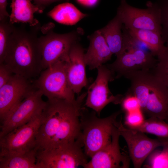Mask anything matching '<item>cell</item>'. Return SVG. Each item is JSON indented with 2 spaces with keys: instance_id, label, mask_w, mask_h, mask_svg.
Returning <instances> with one entry per match:
<instances>
[{
  "instance_id": "14",
  "label": "cell",
  "mask_w": 168,
  "mask_h": 168,
  "mask_svg": "<svg viewBox=\"0 0 168 168\" xmlns=\"http://www.w3.org/2000/svg\"><path fill=\"white\" fill-rule=\"evenodd\" d=\"M116 123V122H115ZM113 128L110 142L95 154L84 166L85 168H128L131 159L129 155L122 152L119 145L120 136L115 125Z\"/></svg>"
},
{
  "instance_id": "29",
  "label": "cell",
  "mask_w": 168,
  "mask_h": 168,
  "mask_svg": "<svg viewBox=\"0 0 168 168\" xmlns=\"http://www.w3.org/2000/svg\"><path fill=\"white\" fill-rule=\"evenodd\" d=\"M120 104L122 110L125 113L141 108L136 97L128 92L124 96Z\"/></svg>"
},
{
  "instance_id": "7",
  "label": "cell",
  "mask_w": 168,
  "mask_h": 168,
  "mask_svg": "<svg viewBox=\"0 0 168 168\" xmlns=\"http://www.w3.org/2000/svg\"><path fill=\"white\" fill-rule=\"evenodd\" d=\"M66 59L59 61L43 70L33 81L35 87L48 99L58 98L73 101L76 99L68 80Z\"/></svg>"
},
{
  "instance_id": "8",
  "label": "cell",
  "mask_w": 168,
  "mask_h": 168,
  "mask_svg": "<svg viewBox=\"0 0 168 168\" xmlns=\"http://www.w3.org/2000/svg\"><path fill=\"white\" fill-rule=\"evenodd\" d=\"M145 8H140L128 4L126 0H121L116 15L126 29L148 30L161 33L160 8L156 2L148 1Z\"/></svg>"
},
{
  "instance_id": "30",
  "label": "cell",
  "mask_w": 168,
  "mask_h": 168,
  "mask_svg": "<svg viewBox=\"0 0 168 168\" xmlns=\"http://www.w3.org/2000/svg\"><path fill=\"white\" fill-rule=\"evenodd\" d=\"M13 74L7 65L3 63H0V87L7 83Z\"/></svg>"
},
{
  "instance_id": "25",
  "label": "cell",
  "mask_w": 168,
  "mask_h": 168,
  "mask_svg": "<svg viewBox=\"0 0 168 168\" xmlns=\"http://www.w3.org/2000/svg\"><path fill=\"white\" fill-rule=\"evenodd\" d=\"M164 51L157 57V62L151 70L168 88V42Z\"/></svg>"
},
{
  "instance_id": "6",
  "label": "cell",
  "mask_w": 168,
  "mask_h": 168,
  "mask_svg": "<svg viewBox=\"0 0 168 168\" xmlns=\"http://www.w3.org/2000/svg\"><path fill=\"white\" fill-rule=\"evenodd\" d=\"M80 139L50 149L38 151L36 163L40 168H75L83 167L87 157Z\"/></svg>"
},
{
  "instance_id": "20",
  "label": "cell",
  "mask_w": 168,
  "mask_h": 168,
  "mask_svg": "<svg viewBox=\"0 0 168 168\" xmlns=\"http://www.w3.org/2000/svg\"><path fill=\"white\" fill-rule=\"evenodd\" d=\"M123 25L121 20L116 15L106 26L99 30L111 51L116 56L124 51L123 35L122 32Z\"/></svg>"
},
{
  "instance_id": "10",
  "label": "cell",
  "mask_w": 168,
  "mask_h": 168,
  "mask_svg": "<svg viewBox=\"0 0 168 168\" xmlns=\"http://www.w3.org/2000/svg\"><path fill=\"white\" fill-rule=\"evenodd\" d=\"M115 125L127 144L129 155L135 168H140L147 158L157 147L168 142V139L149 138L141 131L125 126L122 119Z\"/></svg>"
},
{
  "instance_id": "18",
  "label": "cell",
  "mask_w": 168,
  "mask_h": 168,
  "mask_svg": "<svg viewBox=\"0 0 168 168\" xmlns=\"http://www.w3.org/2000/svg\"><path fill=\"white\" fill-rule=\"evenodd\" d=\"M31 0H12L10 7L11 13L9 20L12 24L21 22L28 24L30 26L39 24V21L35 18L36 12L41 13V11L35 5L31 2Z\"/></svg>"
},
{
  "instance_id": "13",
  "label": "cell",
  "mask_w": 168,
  "mask_h": 168,
  "mask_svg": "<svg viewBox=\"0 0 168 168\" xmlns=\"http://www.w3.org/2000/svg\"><path fill=\"white\" fill-rule=\"evenodd\" d=\"M154 57L147 50L132 47L116 56L114 62L107 66L115 78H118L130 72L152 70L157 62Z\"/></svg>"
},
{
  "instance_id": "32",
  "label": "cell",
  "mask_w": 168,
  "mask_h": 168,
  "mask_svg": "<svg viewBox=\"0 0 168 168\" xmlns=\"http://www.w3.org/2000/svg\"><path fill=\"white\" fill-rule=\"evenodd\" d=\"M7 0H0V21L7 19L9 17L7 11Z\"/></svg>"
},
{
  "instance_id": "5",
  "label": "cell",
  "mask_w": 168,
  "mask_h": 168,
  "mask_svg": "<svg viewBox=\"0 0 168 168\" xmlns=\"http://www.w3.org/2000/svg\"><path fill=\"white\" fill-rule=\"evenodd\" d=\"M54 25L50 23L42 27L44 35L39 37L43 70L58 62L67 59L72 45L79 41L84 34L78 28L68 33L59 34L53 31Z\"/></svg>"
},
{
  "instance_id": "19",
  "label": "cell",
  "mask_w": 168,
  "mask_h": 168,
  "mask_svg": "<svg viewBox=\"0 0 168 168\" xmlns=\"http://www.w3.org/2000/svg\"><path fill=\"white\" fill-rule=\"evenodd\" d=\"M36 148L25 153L0 150V168H40L37 164Z\"/></svg>"
},
{
  "instance_id": "12",
  "label": "cell",
  "mask_w": 168,
  "mask_h": 168,
  "mask_svg": "<svg viewBox=\"0 0 168 168\" xmlns=\"http://www.w3.org/2000/svg\"><path fill=\"white\" fill-rule=\"evenodd\" d=\"M44 119L42 111L27 123L0 138V150L22 153L36 148V136Z\"/></svg>"
},
{
  "instance_id": "24",
  "label": "cell",
  "mask_w": 168,
  "mask_h": 168,
  "mask_svg": "<svg viewBox=\"0 0 168 168\" xmlns=\"http://www.w3.org/2000/svg\"><path fill=\"white\" fill-rule=\"evenodd\" d=\"M14 27L10 22L9 19L0 21V63L4 60Z\"/></svg>"
},
{
  "instance_id": "9",
  "label": "cell",
  "mask_w": 168,
  "mask_h": 168,
  "mask_svg": "<svg viewBox=\"0 0 168 168\" xmlns=\"http://www.w3.org/2000/svg\"><path fill=\"white\" fill-rule=\"evenodd\" d=\"M42 93L35 88L1 121L0 138L26 124L41 114L46 105Z\"/></svg>"
},
{
  "instance_id": "27",
  "label": "cell",
  "mask_w": 168,
  "mask_h": 168,
  "mask_svg": "<svg viewBox=\"0 0 168 168\" xmlns=\"http://www.w3.org/2000/svg\"><path fill=\"white\" fill-rule=\"evenodd\" d=\"M160 9L161 35L165 43L168 42V0H157Z\"/></svg>"
},
{
  "instance_id": "17",
  "label": "cell",
  "mask_w": 168,
  "mask_h": 168,
  "mask_svg": "<svg viewBox=\"0 0 168 168\" xmlns=\"http://www.w3.org/2000/svg\"><path fill=\"white\" fill-rule=\"evenodd\" d=\"M90 44L84 58L91 70L97 68L110 60L113 54L99 30L88 36Z\"/></svg>"
},
{
  "instance_id": "23",
  "label": "cell",
  "mask_w": 168,
  "mask_h": 168,
  "mask_svg": "<svg viewBox=\"0 0 168 168\" xmlns=\"http://www.w3.org/2000/svg\"><path fill=\"white\" fill-rule=\"evenodd\" d=\"M131 128L153 134L159 138L168 139V123L156 118L150 117L145 120L140 126Z\"/></svg>"
},
{
  "instance_id": "22",
  "label": "cell",
  "mask_w": 168,
  "mask_h": 168,
  "mask_svg": "<svg viewBox=\"0 0 168 168\" xmlns=\"http://www.w3.org/2000/svg\"><path fill=\"white\" fill-rule=\"evenodd\" d=\"M124 28L133 37L144 44L155 56L157 57L165 49V43L161 33L150 30L130 29Z\"/></svg>"
},
{
  "instance_id": "11",
  "label": "cell",
  "mask_w": 168,
  "mask_h": 168,
  "mask_svg": "<svg viewBox=\"0 0 168 168\" xmlns=\"http://www.w3.org/2000/svg\"><path fill=\"white\" fill-rule=\"evenodd\" d=\"M97 69V77L88 87L84 105L95 111L99 116L102 110L108 104H120L124 96H114L110 91L108 83L115 78L107 65L103 64Z\"/></svg>"
},
{
  "instance_id": "1",
  "label": "cell",
  "mask_w": 168,
  "mask_h": 168,
  "mask_svg": "<svg viewBox=\"0 0 168 168\" xmlns=\"http://www.w3.org/2000/svg\"><path fill=\"white\" fill-rule=\"evenodd\" d=\"M74 100L48 99L43 111L44 119L36 136L38 151L56 147L77 136L79 119Z\"/></svg>"
},
{
  "instance_id": "16",
  "label": "cell",
  "mask_w": 168,
  "mask_h": 168,
  "mask_svg": "<svg viewBox=\"0 0 168 168\" xmlns=\"http://www.w3.org/2000/svg\"><path fill=\"white\" fill-rule=\"evenodd\" d=\"M84 54L83 49L78 41L75 42L71 46L66 61L68 81L75 94L79 93L88 84L86 72V65Z\"/></svg>"
},
{
  "instance_id": "2",
  "label": "cell",
  "mask_w": 168,
  "mask_h": 168,
  "mask_svg": "<svg viewBox=\"0 0 168 168\" xmlns=\"http://www.w3.org/2000/svg\"><path fill=\"white\" fill-rule=\"evenodd\" d=\"M39 24L30 30L14 27L3 63L14 74L32 80L43 70L39 37Z\"/></svg>"
},
{
  "instance_id": "26",
  "label": "cell",
  "mask_w": 168,
  "mask_h": 168,
  "mask_svg": "<svg viewBox=\"0 0 168 168\" xmlns=\"http://www.w3.org/2000/svg\"><path fill=\"white\" fill-rule=\"evenodd\" d=\"M161 151L153 152L149 156L148 162L145 167L148 168H168V142L163 146Z\"/></svg>"
},
{
  "instance_id": "15",
  "label": "cell",
  "mask_w": 168,
  "mask_h": 168,
  "mask_svg": "<svg viewBox=\"0 0 168 168\" xmlns=\"http://www.w3.org/2000/svg\"><path fill=\"white\" fill-rule=\"evenodd\" d=\"M35 88L33 81L13 74L0 87V121Z\"/></svg>"
},
{
  "instance_id": "3",
  "label": "cell",
  "mask_w": 168,
  "mask_h": 168,
  "mask_svg": "<svg viewBox=\"0 0 168 168\" xmlns=\"http://www.w3.org/2000/svg\"><path fill=\"white\" fill-rule=\"evenodd\" d=\"M124 77L131 82L127 92L136 97L142 111L168 123V88L152 71L130 72Z\"/></svg>"
},
{
  "instance_id": "28",
  "label": "cell",
  "mask_w": 168,
  "mask_h": 168,
  "mask_svg": "<svg viewBox=\"0 0 168 168\" xmlns=\"http://www.w3.org/2000/svg\"><path fill=\"white\" fill-rule=\"evenodd\" d=\"M141 108L126 113L125 124L126 127L133 128L140 126L145 120Z\"/></svg>"
},
{
  "instance_id": "31",
  "label": "cell",
  "mask_w": 168,
  "mask_h": 168,
  "mask_svg": "<svg viewBox=\"0 0 168 168\" xmlns=\"http://www.w3.org/2000/svg\"><path fill=\"white\" fill-rule=\"evenodd\" d=\"M34 2V4L37 6L40 10H43L47 6L53 2H57L67 1L69 0H31Z\"/></svg>"
},
{
  "instance_id": "21",
  "label": "cell",
  "mask_w": 168,
  "mask_h": 168,
  "mask_svg": "<svg viewBox=\"0 0 168 168\" xmlns=\"http://www.w3.org/2000/svg\"><path fill=\"white\" fill-rule=\"evenodd\" d=\"M47 15L58 23L68 25H75L88 16L68 2L56 6L48 13Z\"/></svg>"
},
{
  "instance_id": "4",
  "label": "cell",
  "mask_w": 168,
  "mask_h": 168,
  "mask_svg": "<svg viewBox=\"0 0 168 168\" xmlns=\"http://www.w3.org/2000/svg\"><path fill=\"white\" fill-rule=\"evenodd\" d=\"M121 112L119 110L108 117L100 118L95 111H89L83 106L80 116V139L87 157L91 158L110 142L113 128Z\"/></svg>"
}]
</instances>
